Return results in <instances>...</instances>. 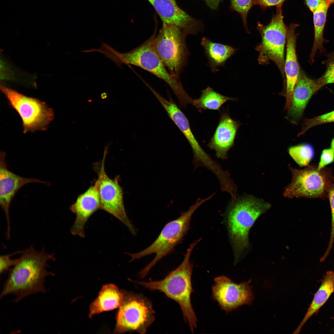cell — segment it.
<instances>
[{
  "mask_svg": "<svg viewBox=\"0 0 334 334\" xmlns=\"http://www.w3.org/2000/svg\"><path fill=\"white\" fill-rule=\"evenodd\" d=\"M208 6L213 10L216 9L218 7L221 0H204Z\"/></svg>",
  "mask_w": 334,
  "mask_h": 334,
  "instance_id": "836d02e7",
  "label": "cell"
},
{
  "mask_svg": "<svg viewBox=\"0 0 334 334\" xmlns=\"http://www.w3.org/2000/svg\"><path fill=\"white\" fill-rule=\"evenodd\" d=\"M201 92L199 98L193 100L192 104L200 112L202 109H207L220 111L221 107L227 101L235 99L221 95L209 87Z\"/></svg>",
  "mask_w": 334,
  "mask_h": 334,
  "instance_id": "cb8c5ba5",
  "label": "cell"
},
{
  "mask_svg": "<svg viewBox=\"0 0 334 334\" xmlns=\"http://www.w3.org/2000/svg\"><path fill=\"white\" fill-rule=\"evenodd\" d=\"M108 94L106 92H103L101 94V97L103 99H105L108 97Z\"/></svg>",
  "mask_w": 334,
  "mask_h": 334,
  "instance_id": "d590c367",
  "label": "cell"
},
{
  "mask_svg": "<svg viewBox=\"0 0 334 334\" xmlns=\"http://www.w3.org/2000/svg\"><path fill=\"white\" fill-rule=\"evenodd\" d=\"M299 26L291 23L286 29V54L284 64V72L286 79L284 92L282 93L286 97L285 110L288 111L291 105L293 91L300 71L296 53V44L298 34L295 29Z\"/></svg>",
  "mask_w": 334,
  "mask_h": 334,
  "instance_id": "2e32d148",
  "label": "cell"
},
{
  "mask_svg": "<svg viewBox=\"0 0 334 334\" xmlns=\"http://www.w3.org/2000/svg\"><path fill=\"white\" fill-rule=\"evenodd\" d=\"M289 168L292 174L290 183L285 188L283 195L286 198H328L329 188L334 181L331 169L324 168L319 170L317 166L308 165L299 169Z\"/></svg>",
  "mask_w": 334,
  "mask_h": 334,
  "instance_id": "ba28073f",
  "label": "cell"
},
{
  "mask_svg": "<svg viewBox=\"0 0 334 334\" xmlns=\"http://www.w3.org/2000/svg\"><path fill=\"white\" fill-rule=\"evenodd\" d=\"M333 332H334V331H333Z\"/></svg>",
  "mask_w": 334,
  "mask_h": 334,
  "instance_id": "74e56055",
  "label": "cell"
},
{
  "mask_svg": "<svg viewBox=\"0 0 334 334\" xmlns=\"http://www.w3.org/2000/svg\"><path fill=\"white\" fill-rule=\"evenodd\" d=\"M334 161V152L333 150L331 148L324 149L322 152L317 168L321 170Z\"/></svg>",
  "mask_w": 334,
  "mask_h": 334,
  "instance_id": "4dcf8cb0",
  "label": "cell"
},
{
  "mask_svg": "<svg viewBox=\"0 0 334 334\" xmlns=\"http://www.w3.org/2000/svg\"><path fill=\"white\" fill-rule=\"evenodd\" d=\"M322 0H305V2L310 11L313 13L318 7Z\"/></svg>",
  "mask_w": 334,
  "mask_h": 334,
  "instance_id": "d6a6232c",
  "label": "cell"
},
{
  "mask_svg": "<svg viewBox=\"0 0 334 334\" xmlns=\"http://www.w3.org/2000/svg\"><path fill=\"white\" fill-rule=\"evenodd\" d=\"M320 89L316 80L308 77L300 68L287 118L292 123H297L312 96Z\"/></svg>",
  "mask_w": 334,
  "mask_h": 334,
  "instance_id": "ac0fdd59",
  "label": "cell"
},
{
  "mask_svg": "<svg viewBox=\"0 0 334 334\" xmlns=\"http://www.w3.org/2000/svg\"><path fill=\"white\" fill-rule=\"evenodd\" d=\"M240 124L226 113H222L218 125L208 146L216 152L217 158L225 160L228 152L233 146Z\"/></svg>",
  "mask_w": 334,
  "mask_h": 334,
  "instance_id": "d6986e66",
  "label": "cell"
},
{
  "mask_svg": "<svg viewBox=\"0 0 334 334\" xmlns=\"http://www.w3.org/2000/svg\"><path fill=\"white\" fill-rule=\"evenodd\" d=\"M329 7L325 1L322 0L319 6L313 13L314 38L309 60L312 64L315 61V57L318 50L320 53H324L326 51L323 44L329 41L324 38L323 32Z\"/></svg>",
  "mask_w": 334,
  "mask_h": 334,
  "instance_id": "603a6c76",
  "label": "cell"
},
{
  "mask_svg": "<svg viewBox=\"0 0 334 334\" xmlns=\"http://www.w3.org/2000/svg\"><path fill=\"white\" fill-rule=\"evenodd\" d=\"M212 197L211 195L204 199L198 198L187 211L181 213L179 218L167 223L157 238L149 246L139 252L128 254L132 258L131 261L153 253L156 254L152 261L139 273L141 278H144L160 259L173 251L175 246L181 242L189 229L191 218L195 212L203 203Z\"/></svg>",
  "mask_w": 334,
  "mask_h": 334,
  "instance_id": "5b68a950",
  "label": "cell"
},
{
  "mask_svg": "<svg viewBox=\"0 0 334 334\" xmlns=\"http://www.w3.org/2000/svg\"><path fill=\"white\" fill-rule=\"evenodd\" d=\"M187 35L177 26L162 23L154 37V45L157 54L170 74L178 79L189 55L186 43Z\"/></svg>",
  "mask_w": 334,
  "mask_h": 334,
  "instance_id": "52a82bcc",
  "label": "cell"
},
{
  "mask_svg": "<svg viewBox=\"0 0 334 334\" xmlns=\"http://www.w3.org/2000/svg\"><path fill=\"white\" fill-rule=\"evenodd\" d=\"M155 32L148 40L134 49L124 53L117 51L107 44L101 53L122 69L123 64L133 65L147 71L165 82L184 108L193 104V100L186 93L178 79L169 72L157 54L154 47Z\"/></svg>",
  "mask_w": 334,
  "mask_h": 334,
  "instance_id": "7a4b0ae2",
  "label": "cell"
},
{
  "mask_svg": "<svg viewBox=\"0 0 334 334\" xmlns=\"http://www.w3.org/2000/svg\"><path fill=\"white\" fill-rule=\"evenodd\" d=\"M0 89L22 121L24 133L46 130L53 120V110L45 102L1 84Z\"/></svg>",
  "mask_w": 334,
  "mask_h": 334,
  "instance_id": "9c48e42d",
  "label": "cell"
},
{
  "mask_svg": "<svg viewBox=\"0 0 334 334\" xmlns=\"http://www.w3.org/2000/svg\"><path fill=\"white\" fill-rule=\"evenodd\" d=\"M285 0H255L254 5H258L262 8L282 5Z\"/></svg>",
  "mask_w": 334,
  "mask_h": 334,
  "instance_id": "1f68e13d",
  "label": "cell"
},
{
  "mask_svg": "<svg viewBox=\"0 0 334 334\" xmlns=\"http://www.w3.org/2000/svg\"><path fill=\"white\" fill-rule=\"evenodd\" d=\"M17 251L12 254L1 255L0 257V273L1 275L5 273L9 268L15 266L18 262L19 259H12L11 256L13 255L19 253Z\"/></svg>",
  "mask_w": 334,
  "mask_h": 334,
  "instance_id": "f546056e",
  "label": "cell"
},
{
  "mask_svg": "<svg viewBox=\"0 0 334 334\" xmlns=\"http://www.w3.org/2000/svg\"><path fill=\"white\" fill-rule=\"evenodd\" d=\"M328 5L330 7L333 3H334V0H324Z\"/></svg>",
  "mask_w": 334,
  "mask_h": 334,
  "instance_id": "e575fe53",
  "label": "cell"
},
{
  "mask_svg": "<svg viewBox=\"0 0 334 334\" xmlns=\"http://www.w3.org/2000/svg\"><path fill=\"white\" fill-rule=\"evenodd\" d=\"M200 240L195 241L190 245L181 264L163 279L136 282L150 290H158L162 292L178 303L184 319L188 323L192 333L196 327L197 319L191 300V295L193 291L191 281L193 265L190 262V258L194 247Z\"/></svg>",
  "mask_w": 334,
  "mask_h": 334,
  "instance_id": "3957f363",
  "label": "cell"
},
{
  "mask_svg": "<svg viewBox=\"0 0 334 334\" xmlns=\"http://www.w3.org/2000/svg\"><path fill=\"white\" fill-rule=\"evenodd\" d=\"M255 0H231L232 9L239 13L242 18L243 23L248 32L246 17L248 13L253 5Z\"/></svg>",
  "mask_w": 334,
  "mask_h": 334,
  "instance_id": "83f0119b",
  "label": "cell"
},
{
  "mask_svg": "<svg viewBox=\"0 0 334 334\" xmlns=\"http://www.w3.org/2000/svg\"><path fill=\"white\" fill-rule=\"evenodd\" d=\"M331 148L333 150L334 152V138H333L332 141L331 143Z\"/></svg>",
  "mask_w": 334,
  "mask_h": 334,
  "instance_id": "8d00e7d4",
  "label": "cell"
},
{
  "mask_svg": "<svg viewBox=\"0 0 334 334\" xmlns=\"http://www.w3.org/2000/svg\"><path fill=\"white\" fill-rule=\"evenodd\" d=\"M101 206L98 183L96 181L94 184L78 196L75 202L70 207L71 212L76 216L71 229L72 234L84 238L85 224L94 213L101 209Z\"/></svg>",
  "mask_w": 334,
  "mask_h": 334,
  "instance_id": "9a60e30c",
  "label": "cell"
},
{
  "mask_svg": "<svg viewBox=\"0 0 334 334\" xmlns=\"http://www.w3.org/2000/svg\"><path fill=\"white\" fill-rule=\"evenodd\" d=\"M332 122H334V110L311 118L305 119L302 130L298 136L304 134L308 130L314 126Z\"/></svg>",
  "mask_w": 334,
  "mask_h": 334,
  "instance_id": "484cf974",
  "label": "cell"
},
{
  "mask_svg": "<svg viewBox=\"0 0 334 334\" xmlns=\"http://www.w3.org/2000/svg\"><path fill=\"white\" fill-rule=\"evenodd\" d=\"M152 6L162 23L175 25L188 34H195L198 26L196 21L182 9L175 0H147Z\"/></svg>",
  "mask_w": 334,
  "mask_h": 334,
  "instance_id": "e0dca14e",
  "label": "cell"
},
{
  "mask_svg": "<svg viewBox=\"0 0 334 334\" xmlns=\"http://www.w3.org/2000/svg\"><path fill=\"white\" fill-rule=\"evenodd\" d=\"M334 292V272H327L321 284L315 294L314 298L302 320L293 333L298 334L308 319L317 312L324 304Z\"/></svg>",
  "mask_w": 334,
  "mask_h": 334,
  "instance_id": "7402d4cb",
  "label": "cell"
},
{
  "mask_svg": "<svg viewBox=\"0 0 334 334\" xmlns=\"http://www.w3.org/2000/svg\"><path fill=\"white\" fill-rule=\"evenodd\" d=\"M270 204L250 195L231 200L226 212L228 230L234 251L235 262L249 246V231L259 216L271 207Z\"/></svg>",
  "mask_w": 334,
  "mask_h": 334,
  "instance_id": "277c9868",
  "label": "cell"
},
{
  "mask_svg": "<svg viewBox=\"0 0 334 334\" xmlns=\"http://www.w3.org/2000/svg\"><path fill=\"white\" fill-rule=\"evenodd\" d=\"M331 212V227L329 244L326 251L329 253L332 250L334 242V181L330 185L328 192Z\"/></svg>",
  "mask_w": 334,
  "mask_h": 334,
  "instance_id": "f1b7e54d",
  "label": "cell"
},
{
  "mask_svg": "<svg viewBox=\"0 0 334 334\" xmlns=\"http://www.w3.org/2000/svg\"><path fill=\"white\" fill-rule=\"evenodd\" d=\"M201 45L208 58V66L213 72L218 71V67L224 66L238 49L229 45L215 42L206 37L202 38Z\"/></svg>",
  "mask_w": 334,
  "mask_h": 334,
  "instance_id": "ffe728a7",
  "label": "cell"
},
{
  "mask_svg": "<svg viewBox=\"0 0 334 334\" xmlns=\"http://www.w3.org/2000/svg\"><path fill=\"white\" fill-rule=\"evenodd\" d=\"M124 295L115 285L112 284L105 285L96 299L91 305L90 316L119 307L122 303Z\"/></svg>",
  "mask_w": 334,
  "mask_h": 334,
  "instance_id": "44dd1931",
  "label": "cell"
},
{
  "mask_svg": "<svg viewBox=\"0 0 334 334\" xmlns=\"http://www.w3.org/2000/svg\"><path fill=\"white\" fill-rule=\"evenodd\" d=\"M52 260H55L53 254L44 250L37 251L32 246L24 250L17 263L10 270L0 298L14 295L16 297L14 301L17 303L31 294L46 293L45 278L54 275L46 269L48 261Z\"/></svg>",
  "mask_w": 334,
  "mask_h": 334,
  "instance_id": "6da1fadb",
  "label": "cell"
},
{
  "mask_svg": "<svg viewBox=\"0 0 334 334\" xmlns=\"http://www.w3.org/2000/svg\"><path fill=\"white\" fill-rule=\"evenodd\" d=\"M214 281L212 297L222 310L229 312L242 305L252 304L254 297L250 280L238 284L221 276L215 278Z\"/></svg>",
  "mask_w": 334,
  "mask_h": 334,
  "instance_id": "7c38bea8",
  "label": "cell"
},
{
  "mask_svg": "<svg viewBox=\"0 0 334 334\" xmlns=\"http://www.w3.org/2000/svg\"><path fill=\"white\" fill-rule=\"evenodd\" d=\"M327 59L323 62L326 66L324 74L317 80L320 88L326 85L334 83V51L326 55Z\"/></svg>",
  "mask_w": 334,
  "mask_h": 334,
  "instance_id": "4316f807",
  "label": "cell"
},
{
  "mask_svg": "<svg viewBox=\"0 0 334 334\" xmlns=\"http://www.w3.org/2000/svg\"><path fill=\"white\" fill-rule=\"evenodd\" d=\"M290 156L301 167L306 166L313 158L314 149L309 144H302L290 147L288 149Z\"/></svg>",
  "mask_w": 334,
  "mask_h": 334,
  "instance_id": "d4e9b609",
  "label": "cell"
},
{
  "mask_svg": "<svg viewBox=\"0 0 334 334\" xmlns=\"http://www.w3.org/2000/svg\"><path fill=\"white\" fill-rule=\"evenodd\" d=\"M282 6H276V14L269 24L264 25L258 23L257 28L261 35V41L255 49L259 53L258 61L259 65H267L272 61L276 65L282 75L285 86L287 26L283 21Z\"/></svg>",
  "mask_w": 334,
  "mask_h": 334,
  "instance_id": "8992f818",
  "label": "cell"
},
{
  "mask_svg": "<svg viewBox=\"0 0 334 334\" xmlns=\"http://www.w3.org/2000/svg\"><path fill=\"white\" fill-rule=\"evenodd\" d=\"M107 150L105 148L101 166L97 171L98 178L96 181L101 200V209L119 220L128 228L132 234L135 235L136 230L125 209L123 191L118 178L111 179L105 172V162Z\"/></svg>",
  "mask_w": 334,
  "mask_h": 334,
  "instance_id": "8fae6325",
  "label": "cell"
},
{
  "mask_svg": "<svg viewBox=\"0 0 334 334\" xmlns=\"http://www.w3.org/2000/svg\"><path fill=\"white\" fill-rule=\"evenodd\" d=\"M5 153H1L0 162V204L5 214L7 223L6 236H10V220L9 210L11 202L18 191L24 185L39 182L49 185V182L34 178H28L17 175L7 168Z\"/></svg>",
  "mask_w": 334,
  "mask_h": 334,
  "instance_id": "5bb4252c",
  "label": "cell"
},
{
  "mask_svg": "<svg viewBox=\"0 0 334 334\" xmlns=\"http://www.w3.org/2000/svg\"><path fill=\"white\" fill-rule=\"evenodd\" d=\"M154 314L151 302L143 295L133 293L124 294L117 315L115 331L145 333L154 320Z\"/></svg>",
  "mask_w": 334,
  "mask_h": 334,
  "instance_id": "30bf717a",
  "label": "cell"
},
{
  "mask_svg": "<svg viewBox=\"0 0 334 334\" xmlns=\"http://www.w3.org/2000/svg\"><path fill=\"white\" fill-rule=\"evenodd\" d=\"M148 88L162 105L172 120L184 135L192 150L193 163L196 167H206L212 162V159L202 148L195 137L190 126L187 118L177 104L170 97L165 98L150 86Z\"/></svg>",
  "mask_w": 334,
  "mask_h": 334,
  "instance_id": "4fadbf2b",
  "label": "cell"
}]
</instances>
